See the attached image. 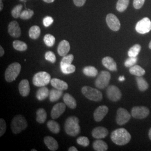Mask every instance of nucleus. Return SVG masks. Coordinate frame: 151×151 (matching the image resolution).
Masks as SVG:
<instances>
[{"instance_id": "nucleus-5", "label": "nucleus", "mask_w": 151, "mask_h": 151, "mask_svg": "<svg viewBox=\"0 0 151 151\" xmlns=\"http://www.w3.org/2000/svg\"><path fill=\"white\" fill-rule=\"evenodd\" d=\"M82 94L87 99L93 101H100L103 99V93L99 90L91 87L85 86L82 88Z\"/></svg>"}, {"instance_id": "nucleus-14", "label": "nucleus", "mask_w": 151, "mask_h": 151, "mask_svg": "<svg viewBox=\"0 0 151 151\" xmlns=\"http://www.w3.org/2000/svg\"><path fill=\"white\" fill-rule=\"evenodd\" d=\"M8 32L12 37H20L22 34V32L19 23L16 21H12L10 22L8 26Z\"/></svg>"}, {"instance_id": "nucleus-4", "label": "nucleus", "mask_w": 151, "mask_h": 151, "mask_svg": "<svg viewBox=\"0 0 151 151\" xmlns=\"http://www.w3.org/2000/svg\"><path fill=\"white\" fill-rule=\"evenodd\" d=\"M22 66L20 63L17 62H15L9 65L6 70L5 73L6 81L8 82L15 81L20 74Z\"/></svg>"}, {"instance_id": "nucleus-21", "label": "nucleus", "mask_w": 151, "mask_h": 151, "mask_svg": "<svg viewBox=\"0 0 151 151\" xmlns=\"http://www.w3.org/2000/svg\"><path fill=\"white\" fill-rule=\"evenodd\" d=\"M50 83L52 86L55 88L62 90V91L66 90L68 88V85L65 82L60 80L58 78H52L50 81Z\"/></svg>"}, {"instance_id": "nucleus-25", "label": "nucleus", "mask_w": 151, "mask_h": 151, "mask_svg": "<svg viewBox=\"0 0 151 151\" xmlns=\"http://www.w3.org/2000/svg\"><path fill=\"white\" fill-rule=\"evenodd\" d=\"M136 81L137 83V86L138 87V89L140 91H146L148 87H149V85L146 81V80L142 77V76H137L136 77Z\"/></svg>"}, {"instance_id": "nucleus-54", "label": "nucleus", "mask_w": 151, "mask_h": 151, "mask_svg": "<svg viewBox=\"0 0 151 151\" xmlns=\"http://www.w3.org/2000/svg\"><path fill=\"white\" fill-rule=\"evenodd\" d=\"M31 151H37V150H35V149H32V150H31Z\"/></svg>"}, {"instance_id": "nucleus-8", "label": "nucleus", "mask_w": 151, "mask_h": 151, "mask_svg": "<svg viewBox=\"0 0 151 151\" xmlns=\"http://www.w3.org/2000/svg\"><path fill=\"white\" fill-rule=\"evenodd\" d=\"M135 30L141 34H145L151 30V21L148 17H144L138 22L135 26Z\"/></svg>"}, {"instance_id": "nucleus-6", "label": "nucleus", "mask_w": 151, "mask_h": 151, "mask_svg": "<svg viewBox=\"0 0 151 151\" xmlns=\"http://www.w3.org/2000/svg\"><path fill=\"white\" fill-rule=\"evenodd\" d=\"M51 76L48 73L41 71L35 74L32 78V83L37 87H43L47 85L51 81Z\"/></svg>"}, {"instance_id": "nucleus-52", "label": "nucleus", "mask_w": 151, "mask_h": 151, "mask_svg": "<svg viewBox=\"0 0 151 151\" xmlns=\"http://www.w3.org/2000/svg\"><path fill=\"white\" fill-rule=\"evenodd\" d=\"M148 136H149V138L151 140V128L149 130V133H148Z\"/></svg>"}, {"instance_id": "nucleus-48", "label": "nucleus", "mask_w": 151, "mask_h": 151, "mask_svg": "<svg viewBox=\"0 0 151 151\" xmlns=\"http://www.w3.org/2000/svg\"><path fill=\"white\" fill-rule=\"evenodd\" d=\"M69 151H78V150L77 149V148H76L74 146H72L69 148L68 149Z\"/></svg>"}, {"instance_id": "nucleus-30", "label": "nucleus", "mask_w": 151, "mask_h": 151, "mask_svg": "<svg viewBox=\"0 0 151 151\" xmlns=\"http://www.w3.org/2000/svg\"><path fill=\"white\" fill-rule=\"evenodd\" d=\"M47 127L54 134H58L60 132V124L54 120H49L47 122Z\"/></svg>"}, {"instance_id": "nucleus-28", "label": "nucleus", "mask_w": 151, "mask_h": 151, "mask_svg": "<svg viewBox=\"0 0 151 151\" xmlns=\"http://www.w3.org/2000/svg\"><path fill=\"white\" fill-rule=\"evenodd\" d=\"M47 117V112L43 108H40L37 111L36 120L40 124L44 123L46 121Z\"/></svg>"}, {"instance_id": "nucleus-26", "label": "nucleus", "mask_w": 151, "mask_h": 151, "mask_svg": "<svg viewBox=\"0 0 151 151\" xmlns=\"http://www.w3.org/2000/svg\"><path fill=\"white\" fill-rule=\"evenodd\" d=\"M93 148L95 151H106L108 150V146L103 140H96L93 143Z\"/></svg>"}, {"instance_id": "nucleus-20", "label": "nucleus", "mask_w": 151, "mask_h": 151, "mask_svg": "<svg viewBox=\"0 0 151 151\" xmlns=\"http://www.w3.org/2000/svg\"><path fill=\"white\" fill-rule=\"evenodd\" d=\"M45 145L48 148L49 150L52 151H57L58 148V143L57 141L50 136H47L44 139Z\"/></svg>"}, {"instance_id": "nucleus-3", "label": "nucleus", "mask_w": 151, "mask_h": 151, "mask_svg": "<svg viewBox=\"0 0 151 151\" xmlns=\"http://www.w3.org/2000/svg\"><path fill=\"white\" fill-rule=\"evenodd\" d=\"M27 127V123L25 118L22 115H17L11 121V129L14 134H19L25 129Z\"/></svg>"}, {"instance_id": "nucleus-33", "label": "nucleus", "mask_w": 151, "mask_h": 151, "mask_svg": "<svg viewBox=\"0 0 151 151\" xmlns=\"http://www.w3.org/2000/svg\"><path fill=\"white\" fill-rule=\"evenodd\" d=\"M141 50V46L139 44H135L132 47L128 52V56L130 57H137Z\"/></svg>"}, {"instance_id": "nucleus-40", "label": "nucleus", "mask_w": 151, "mask_h": 151, "mask_svg": "<svg viewBox=\"0 0 151 151\" xmlns=\"http://www.w3.org/2000/svg\"><path fill=\"white\" fill-rule=\"evenodd\" d=\"M77 143L83 147H87L90 144V140L86 137H80L77 139Z\"/></svg>"}, {"instance_id": "nucleus-15", "label": "nucleus", "mask_w": 151, "mask_h": 151, "mask_svg": "<svg viewBox=\"0 0 151 151\" xmlns=\"http://www.w3.org/2000/svg\"><path fill=\"white\" fill-rule=\"evenodd\" d=\"M109 108L105 105H101L96 109L93 113V118L96 122H100L107 115Z\"/></svg>"}, {"instance_id": "nucleus-2", "label": "nucleus", "mask_w": 151, "mask_h": 151, "mask_svg": "<svg viewBox=\"0 0 151 151\" xmlns=\"http://www.w3.org/2000/svg\"><path fill=\"white\" fill-rule=\"evenodd\" d=\"M65 130L68 135L75 137L80 133V126L79 125V119L74 116H70L65 120Z\"/></svg>"}, {"instance_id": "nucleus-42", "label": "nucleus", "mask_w": 151, "mask_h": 151, "mask_svg": "<svg viewBox=\"0 0 151 151\" xmlns=\"http://www.w3.org/2000/svg\"><path fill=\"white\" fill-rule=\"evenodd\" d=\"M45 58L52 63H54L56 61V57L54 53L52 51H48L45 53Z\"/></svg>"}, {"instance_id": "nucleus-27", "label": "nucleus", "mask_w": 151, "mask_h": 151, "mask_svg": "<svg viewBox=\"0 0 151 151\" xmlns=\"http://www.w3.org/2000/svg\"><path fill=\"white\" fill-rule=\"evenodd\" d=\"M129 72L130 74L136 76H143L145 74L146 71L138 65H134L131 67H130Z\"/></svg>"}, {"instance_id": "nucleus-23", "label": "nucleus", "mask_w": 151, "mask_h": 151, "mask_svg": "<svg viewBox=\"0 0 151 151\" xmlns=\"http://www.w3.org/2000/svg\"><path fill=\"white\" fill-rule=\"evenodd\" d=\"M48 88L46 87H40L36 92V97L39 101H43L45 100L49 95Z\"/></svg>"}, {"instance_id": "nucleus-31", "label": "nucleus", "mask_w": 151, "mask_h": 151, "mask_svg": "<svg viewBox=\"0 0 151 151\" xmlns=\"http://www.w3.org/2000/svg\"><path fill=\"white\" fill-rule=\"evenodd\" d=\"M40 29L38 26L34 25L30 27L29 31V35L32 39H37L40 35Z\"/></svg>"}, {"instance_id": "nucleus-47", "label": "nucleus", "mask_w": 151, "mask_h": 151, "mask_svg": "<svg viewBox=\"0 0 151 151\" xmlns=\"http://www.w3.org/2000/svg\"><path fill=\"white\" fill-rule=\"evenodd\" d=\"M5 54L4 49L2 48V46H0V57H2Z\"/></svg>"}, {"instance_id": "nucleus-22", "label": "nucleus", "mask_w": 151, "mask_h": 151, "mask_svg": "<svg viewBox=\"0 0 151 151\" xmlns=\"http://www.w3.org/2000/svg\"><path fill=\"white\" fill-rule=\"evenodd\" d=\"M63 101L65 104L68 107V108L74 109L77 106V102L75 99L73 97L70 93H65L63 97Z\"/></svg>"}, {"instance_id": "nucleus-9", "label": "nucleus", "mask_w": 151, "mask_h": 151, "mask_svg": "<svg viewBox=\"0 0 151 151\" xmlns=\"http://www.w3.org/2000/svg\"><path fill=\"white\" fill-rule=\"evenodd\" d=\"M106 95L108 99L114 102L119 101L122 96L120 89L115 85H110L107 87Z\"/></svg>"}, {"instance_id": "nucleus-53", "label": "nucleus", "mask_w": 151, "mask_h": 151, "mask_svg": "<svg viewBox=\"0 0 151 151\" xmlns=\"http://www.w3.org/2000/svg\"><path fill=\"white\" fill-rule=\"evenodd\" d=\"M149 48L151 49V42H150V43H149Z\"/></svg>"}, {"instance_id": "nucleus-32", "label": "nucleus", "mask_w": 151, "mask_h": 151, "mask_svg": "<svg viewBox=\"0 0 151 151\" xmlns=\"http://www.w3.org/2000/svg\"><path fill=\"white\" fill-rule=\"evenodd\" d=\"M12 45L14 48L16 50L23 52L27 50V44L24 42H22L20 40H15L14 41Z\"/></svg>"}, {"instance_id": "nucleus-34", "label": "nucleus", "mask_w": 151, "mask_h": 151, "mask_svg": "<svg viewBox=\"0 0 151 151\" xmlns=\"http://www.w3.org/2000/svg\"><path fill=\"white\" fill-rule=\"evenodd\" d=\"M129 4V0H118L116 4V9L119 12L125 11Z\"/></svg>"}, {"instance_id": "nucleus-49", "label": "nucleus", "mask_w": 151, "mask_h": 151, "mask_svg": "<svg viewBox=\"0 0 151 151\" xmlns=\"http://www.w3.org/2000/svg\"><path fill=\"white\" fill-rule=\"evenodd\" d=\"M125 80V77L124 76H120L119 77V81L120 82H123Z\"/></svg>"}, {"instance_id": "nucleus-44", "label": "nucleus", "mask_w": 151, "mask_h": 151, "mask_svg": "<svg viewBox=\"0 0 151 151\" xmlns=\"http://www.w3.org/2000/svg\"><path fill=\"white\" fill-rule=\"evenodd\" d=\"M43 22L44 27H48L53 22V19L50 16H47L44 18Z\"/></svg>"}, {"instance_id": "nucleus-43", "label": "nucleus", "mask_w": 151, "mask_h": 151, "mask_svg": "<svg viewBox=\"0 0 151 151\" xmlns=\"http://www.w3.org/2000/svg\"><path fill=\"white\" fill-rule=\"evenodd\" d=\"M6 124L5 120L2 118L0 119V137H2L5 134L6 131Z\"/></svg>"}, {"instance_id": "nucleus-46", "label": "nucleus", "mask_w": 151, "mask_h": 151, "mask_svg": "<svg viewBox=\"0 0 151 151\" xmlns=\"http://www.w3.org/2000/svg\"><path fill=\"white\" fill-rule=\"evenodd\" d=\"M86 0H73V2L76 6L81 7L84 5Z\"/></svg>"}, {"instance_id": "nucleus-18", "label": "nucleus", "mask_w": 151, "mask_h": 151, "mask_svg": "<svg viewBox=\"0 0 151 151\" xmlns=\"http://www.w3.org/2000/svg\"><path fill=\"white\" fill-rule=\"evenodd\" d=\"M19 91L20 94L23 97L27 96L30 93V88L27 80H22L19 84Z\"/></svg>"}, {"instance_id": "nucleus-51", "label": "nucleus", "mask_w": 151, "mask_h": 151, "mask_svg": "<svg viewBox=\"0 0 151 151\" xmlns=\"http://www.w3.org/2000/svg\"><path fill=\"white\" fill-rule=\"evenodd\" d=\"M0 4H1V7H0V10L1 11V10H2V9H3V3H2V0H1V1H0Z\"/></svg>"}, {"instance_id": "nucleus-1", "label": "nucleus", "mask_w": 151, "mask_h": 151, "mask_svg": "<svg viewBox=\"0 0 151 151\" xmlns=\"http://www.w3.org/2000/svg\"><path fill=\"white\" fill-rule=\"evenodd\" d=\"M111 139L116 145L124 146L129 142L131 135L127 130L122 128L114 130L111 134Z\"/></svg>"}, {"instance_id": "nucleus-45", "label": "nucleus", "mask_w": 151, "mask_h": 151, "mask_svg": "<svg viewBox=\"0 0 151 151\" xmlns=\"http://www.w3.org/2000/svg\"><path fill=\"white\" fill-rule=\"evenodd\" d=\"M145 0H134L133 6L135 9H139L145 4Z\"/></svg>"}, {"instance_id": "nucleus-19", "label": "nucleus", "mask_w": 151, "mask_h": 151, "mask_svg": "<svg viewBox=\"0 0 151 151\" xmlns=\"http://www.w3.org/2000/svg\"><path fill=\"white\" fill-rule=\"evenodd\" d=\"M103 65L111 71L117 70V65L113 58L110 57H105L102 60Z\"/></svg>"}, {"instance_id": "nucleus-50", "label": "nucleus", "mask_w": 151, "mask_h": 151, "mask_svg": "<svg viewBox=\"0 0 151 151\" xmlns=\"http://www.w3.org/2000/svg\"><path fill=\"white\" fill-rule=\"evenodd\" d=\"M43 1L47 3H52V2H53L55 0H43Z\"/></svg>"}, {"instance_id": "nucleus-16", "label": "nucleus", "mask_w": 151, "mask_h": 151, "mask_svg": "<svg viewBox=\"0 0 151 151\" xmlns=\"http://www.w3.org/2000/svg\"><path fill=\"white\" fill-rule=\"evenodd\" d=\"M109 134L108 130L103 127H97L92 131V135L94 138L101 139L105 138Z\"/></svg>"}, {"instance_id": "nucleus-55", "label": "nucleus", "mask_w": 151, "mask_h": 151, "mask_svg": "<svg viewBox=\"0 0 151 151\" xmlns=\"http://www.w3.org/2000/svg\"><path fill=\"white\" fill-rule=\"evenodd\" d=\"M20 1H24V0H20Z\"/></svg>"}, {"instance_id": "nucleus-12", "label": "nucleus", "mask_w": 151, "mask_h": 151, "mask_svg": "<svg viewBox=\"0 0 151 151\" xmlns=\"http://www.w3.org/2000/svg\"><path fill=\"white\" fill-rule=\"evenodd\" d=\"M106 21L109 27L114 32L118 31L120 28V22L118 18L113 14H109Z\"/></svg>"}, {"instance_id": "nucleus-36", "label": "nucleus", "mask_w": 151, "mask_h": 151, "mask_svg": "<svg viewBox=\"0 0 151 151\" xmlns=\"http://www.w3.org/2000/svg\"><path fill=\"white\" fill-rule=\"evenodd\" d=\"M60 70L65 75H68L73 73L76 70V67L74 65H65L60 66Z\"/></svg>"}, {"instance_id": "nucleus-39", "label": "nucleus", "mask_w": 151, "mask_h": 151, "mask_svg": "<svg viewBox=\"0 0 151 151\" xmlns=\"http://www.w3.org/2000/svg\"><path fill=\"white\" fill-rule=\"evenodd\" d=\"M33 15H34V11L32 10L28 9V10L22 11L20 17L22 20H28L30 19Z\"/></svg>"}, {"instance_id": "nucleus-24", "label": "nucleus", "mask_w": 151, "mask_h": 151, "mask_svg": "<svg viewBox=\"0 0 151 151\" xmlns=\"http://www.w3.org/2000/svg\"><path fill=\"white\" fill-rule=\"evenodd\" d=\"M63 95V91L58 89H52L50 91L49 98L51 102H55L60 99Z\"/></svg>"}, {"instance_id": "nucleus-37", "label": "nucleus", "mask_w": 151, "mask_h": 151, "mask_svg": "<svg viewBox=\"0 0 151 151\" xmlns=\"http://www.w3.org/2000/svg\"><path fill=\"white\" fill-rule=\"evenodd\" d=\"M74 60V56L72 54L66 55L63 57L60 63V66L65 65H71L73 60Z\"/></svg>"}, {"instance_id": "nucleus-41", "label": "nucleus", "mask_w": 151, "mask_h": 151, "mask_svg": "<svg viewBox=\"0 0 151 151\" xmlns=\"http://www.w3.org/2000/svg\"><path fill=\"white\" fill-rule=\"evenodd\" d=\"M138 61L137 57H129L124 62V65L126 67H131L136 64Z\"/></svg>"}, {"instance_id": "nucleus-29", "label": "nucleus", "mask_w": 151, "mask_h": 151, "mask_svg": "<svg viewBox=\"0 0 151 151\" xmlns=\"http://www.w3.org/2000/svg\"><path fill=\"white\" fill-rule=\"evenodd\" d=\"M82 71L83 74L88 77H95L98 75V70L93 66H86L83 68Z\"/></svg>"}, {"instance_id": "nucleus-10", "label": "nucleus", "mask_w": 151, "mask_h": 151, "mask_svg": "<svg viewBox=\"0 0 151 151\" xmlns=\"http://www.w3.org/2000/svg\"><path fill=\"white\" fill-rule=\"evenodd\" d=\"M131 115L124 108H119L116 112V122L119 125L126 124L129 120Z\"/></svg>"}, {"instance_id": "nucleus-13", "label": "nucleus", "mask_w": 151, "mask_h": 151, "mask_svg": "<svg viewBox=\"0 0 151 151\" xmlns=\"http://www.w3.org/2000/svg\"><path fill=\"white\" fill-rule=\"evenodd\" d=\"M65 103H59L56 104L52 108L51 111V117L52 119H56L60 118V116L64 113L65 110Z\"/></svg>"}, {"instance_id": "nucleus-11", "label": "nucleus", "mask_w": 151, "mask_h": 151, "mask_svg": "<svg viewBox=\"0 0 151 151\" xmlns=\"http://www.w3.org/2000/svg\"><path fill=\"white\" fill-rule=\"evenodd\" d=\"M150 110L145 106H135L131 111L132 116L135 119H145L148 116Z\"/></svg>"}, {"instance_id": "nucleus-7", "label": "nucleus", "mask_w": 151, "mask_h": 151, "mask_svg": "<svg viewBox=\"0 0 151 151\" xmlns=\"http://www.w3.org/2000/svg\"><path fill=\"white\" fill-rule=\"evenodd\" d=\"M111 79L110 73L106 70H102L95 81V86L99 89H104L108 86Z\"/></svg>"}, {"instance_id": "nucleus-38", "label": "nucleus", "mask_w": 151, "mask_h": 151, "mask_svg": "<svg viewBox=\"0 0 151 151\" xmlns=\"http://www.w3.org/2000/svg\"><path fill=\"white\" fill-rule=\"evenodd\" d=\"M22 5H18L14 7L11 11V15L14 18H19L22 14Z\"/></svg>"}, {"instance_id": "nucleus-17", "label": "nucleus", "mask_w": 151, "mask_h": 151, "mask_svg": "<svg viewBox=\"0 0 151 151\" xmlns=\"http://www.w3.org/2000/svg\"><path fill=\"white\" fill-rule=\"evenodd\" d=\"M70 44L67 40H63L60 42L58 48L57 52L60 56L64 57L68 54L70 50Z\"/></svg>"}, {"instance_id": "nucleus-35", "label": "nucleus", "mask_w": 151, "mask_h": 151, "mask_svg": "<svg viewBox=\"0 0 151 151\" xmlns=\"http://www.w3.org/2000/svg\"><path fill=\"white\" fill-rule=\"evenodd\" d=\"M44 42L45 44L47 46L49 47H52L54 45L55 42V38L53 35L51 34H46L44 37Z\"/></svg>"}]
</instances>
